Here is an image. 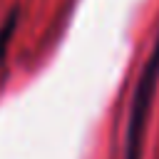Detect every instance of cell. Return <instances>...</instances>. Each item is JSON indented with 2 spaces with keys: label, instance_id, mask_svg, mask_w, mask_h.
<instances>
[{
  "label": "cell",
  "instance_id": "cell-1",
  "mask_svg": "<svg viewBox=\"0 0 159 159\" xmlns=\"http://www.w3.org/2000/svg\"><path fill=\"white\" fill-rule=\"evenodd\" d=\"M159 84V37L152 47V55L139 75V82L134 87L132 107H129V122H127V139H124V159H142V144H144V129L149 119V109L157 94Z\"/></svg>",
  "mask_w": 159,
  "mask_h": 159
}]
</instances>
